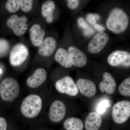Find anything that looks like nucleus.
<instances>
[{
  "label": "nucleus",
  "mask_w": 130,
  "mask_h": 130,
  "mask_svg": "<svg viewBox=\"0 0 130 130\" xmlns=\"http://www.w3.org/2000/svg\"><path fill=\"white\" fill-rule=\"evenodd\" d=\"M66 113V107L64 103L59 100H56L50 107L49 118L52 122L58 123L64 119Z\"/></svg>",
  "instance_id": "nucleus-10"
},
{
  "label": "nucleus",
  "mask_w": 130,
  "mask_h": 130,
  "mask_svg": "<svg viewBox=\"0 0 130 130\" xmlns=\"http://www.w3.org/2000/svg\"><path fill=\"white\" fill-rule=\"evenodd\" d=\"M102 123L101 115L96 112H91L86 117L85 120L86 130H98Z\"/></svg>",
  "instance_id": "nucleus-17"
},
{
  "label": "nucleus",
  "mask_w": 130,
  "mask_h": 130,
  "mask_svg": "<svg viewBox=\"0 0 130 130\" xmlns=\"http://www.w3.org/2000/svg\"><path fill=\"white\" fill-rule=\"evenodd\" d=\"M109 36L104 32H99L95 35L88 46V50L91 53H100L108 43Z\"/></svg>",
  "instance_id": "nucleus-9"
},
{
  "label": "nucleus",
  "mask_w": 130,
  "mask_h": 130,
  "mask_svg": "<svg viewBox=\"0 0 130 130\" xmlns=\"http://www.w3.org/2000/svg\"><path fill=\"white\" fill-rule=\"evenodd\" d=\"M29 53L28 48L24 44L21 43L15 44L10 52V63L13 66H20L27 59Z\"/></svg>",
  "instance_id": "nucleus-5"
},
{
  "label": "nucleus",
  "mask_w": 130,
  "mask_h": 130,
  "mask_svg": "<svg viewBox=\"0 0 130 130\" xmlns=\"http://www.w3.org/2000/svg\"><path fill=\"white\" fill-rule=\"evenodd\" d=\"M47 77L46 70L42 68H38L32 76L28 78L26 80V84L29 88H36L43 84Z\"/></svg>",
  "instance_id": "nucleus-13"
},
{
  "label": "nucleus",
  "mask_w": 130,
  "mask_h": 130,
  "mask_svg": "<svg viewBox=\"0 0 130 130\" xmlns=\"http://www.w3.org/2000/svg\"><path fill=\"white\" fill-rule=\"evenodd\" d=\"M79 4V1L78 0H68L67 2L68 7L71 9H76L78 7Z\"/></svg>",
  "instance_id": "nucleus-28"
},
{
  "label": "nucleus",
  "mask_w": 130,
  "mask_h": 130,
  "mask_svg": "<svg viewBox=\"0 0 130 130\" xmlns=\"http://www.w3.org/2000/svg\"><path fill=\"white\" fill-rule=\"evenodd\" d=\"M86 19L90 24L94 26L96 24V21L100 19V16L98 14L89 13L86 16Z\"/></svg>",
  "instance_id": "nucleus-27"
},
{
  "label": "nucleus",
  "mask_w": 130,
  "mask_h": 130,
  "mask_svg": "<svg viewBox=\"0 0 130 130\" xmlns=\"http://www.w3.org/2000/svg\"><path fill=\"white\" fill-rule=\"evenodd\" d=\"M28 19L25 16L19 17L17 14H13L7 21V25L11 29L14 34L18 36L23 35L27 30Z\"/></svg>",
  "instance_id": "nucleus-7"
},
{
  "label": "nucleus",
  "mask_w": 130,
  "mask_h": 130,
  "mask_svg": "<svg viewBox=\"0 0 130 130\" xmlns=\"http://www.w3.org/2000/svg\"><path fill=\"white\" fill-rule=\"evenodd\" d=\"M108 64L113 67L120 66L130 67V53L128 51L117 50L113 51L108 57Z\"/></svg>",
  "instance_id": "nucleus-8"
},
{
  "label": "nucleus",
  "mask_w": 130,
  "mask_h": 130,
  "mask_svg": "<svg viewBox=\"0 0 130 130\" xmlns=\"http://www.w3.org/2000/svg\"><path fill=\"white\" fill-rule=\"evenodd\" d=\"M93 26L99 32H103L105 30V27L104 26L98 24H96L95 25Z\"/></svg>",
  "instance_id": "nucleus-30"
},
{
  "label": "nucleus",
  "mask_w": 130,
  "mask_h": 130,
  "mask_svg": "<svg viewBox=\"0 0 130 130\" xmlns=\"http://www.w3.org/2000/svg\"><path fill=\"white\" fill-rule=\"evenodd\" d=\"M42 106L41 98L37 94H30L24 99L20 107L22 114L27 118H34L40 113Z\"/></svg>",
  "instance_id": "nucleus-2"
},
{
  "label": "nucleus",
  "mask_w": 130,
  "mask_h": 130,
  "mask_svg": "<svg viewBox=\"0 0 130 130\" xmlns=\"http://www.w3.org/2000/svg\"><path fill=\"white\" fill-rule=\"evenodd\" d=\"M78 25L80 28L83 29L84 33L86 36H89L93 35L94 31L88 24L85 21L83 18H79L77 20Z\"/></svg>",
  "instance_id": "nucleus-22"
},
{
  "label": "nucleus",
  "mask_w": 130,
  "mask_h": 130,
  "mask_svg": "<svg viewBox=\"0 0 130 130\" xmlns=\"http://www.w3.org/2000/svg\"><path fill=\"white\" fill-rule=\"evenodd\" d=\"M119 93L123 96H130V77L125 79L119 86Z\"/></svg>",
  "instance_id": "nucleus-21"
},
{
  "label": "nucleus",
  "mask_w": 130,
  "mask_h": 130,
  "mask_svg": "<svg viewBox=\"0 0 130 130\" xmlns=\"http://www.w3.org/2000/svg\"><path fill=\"white\" fill-rule=\"evenodd\" d=\"M10 47V44L7 40L4 38H0V58L8 53Z\"/></svg>",
  "instance_id": "nucleus-24"
},
{
  "label": "nucleus",
  "mask_w": 130,
  "mask_h": 130,
  "mask_svg": "<svg viewBox=\"0 0 130 130\" xmlns=\"http://www.w3.org/2000/svg\"><path fill=\"white\" fill-rule=\"evenodd\" d=\"M20 0H8L5 4V8L10 12H16L20 8Z\"/></svg>",
  "instance_id": "nucleus-23"
},
{
  "label": "nucleus",
  "mask_w": 130,
  "mask_h": 130,
  "mask_svg": "<svg viewBox=\"0 0 130 130\" xmlns=\"http://www.w3.org/2000/svg\"><path fill=\"white\" fill-rule=\"evenodd\" d=\"M55 88L58 92L71 96H75L79 90L73 79L70 76L63 77L56 81Z\"/></svg>",
  "instance_id": "nucleus-6"
},
{
  "label": "nucleus",
  "mask_w": 130,
  "mask_h": 130,
  "mask_svg": "<svg viewBox=\"0 0 130 130\" xmlns=\"http://www.w3.org/2000/svg\"><path fill=\"white\" fill-rule=\"evenodd\" d=\"M76 84L78 90L85 96L91 98L95 95L96 92V86L91 80L79 78L77 81Z\"/></svg>",
  "instance_id": "nucleus-12"
},
{
  "label": "nucleus",
  "mask_w": 130,
  "mask_h": 130,
  "mask_svg": "<svg viewBox=\"0 0 130 130\" xmlns=\"http://www.w3.org/2000/svg\"><path fill=\"white\" fill-rule=\"evenodd\" d=\"M129 17L123 9L116 7L111 10L108 15L106 26L109 30L115 33L124 32L128 28Z\"/></svg>",
  "instance_id": "nucleus-1"
},
{
  "label": "nucleus",
  "mask_w": 130,
  "mask_h": 130,
  "mask_svg": "<svg viewBox=\"0 0 130 130\" xmlns=\"http://www.w3.org/2000/svg\"><path fill=\"white\" fill-rule=\"evenodd\" d=\"M55 8V3L52 1H47L43 3L41 7V13L46 18L47 22L52 23L53 20V12Z\"/></svg>",
  "instance_id": "nucleus-19"
},
{
  "label": "nucleus",
  "mask_w": 130,
  "mask_h": 130,
  "mask_svg": "<svg viewBox=\"0 0 130 130\" xmlns=\"http://www.w3.org/2000/svg\"><path fill=\"white\" fill-rule=\"evenodd\" d=\"M70 61L72 66L78 68L85 66L88 61L87 56L78 48L70 46L68 50Z\"/></svg>",
  "instance_id": "nucleus-11"
},
{
  "label": "nucleus",
  "mask_w": 130,
  "mask_h": 130,
  "mask_svg": "<svg viewBox=\"0 0 130 130\" xmlns=\"http://www.w3.org/2000/svg\"><path fill=\"white\" fill-rule=\"evenodd\" d=\"M45 33V31L41 29L40 25H33L29 30L30 39L33 45L39 46L43 41Z\"/></svg>",
  "instance_id": "nucleus-16"
},
{
  "label": "nucleus",
  "mask_w": 130,
  "mask_h": 130,
  "mask_svg": "<svg viewBox=\"0 0 130 130\" xmlns=\"http://www.w3.org/2000/svg\"><path fill=\"white\" fill-rule=\"evenodd\" d=\"M7 124L6 119L4 118L0 117V130H7Z\"/></svg>",
  "instance_id": "nucleus-29"
},
{
  "label": "nucleus",
  "mask_w": 130,
  "mask_h": 130,
  "mask_svg": "<svg viewBox=\"0 0 130 130\" xmlns=\"http://www.w3.org/2000/svg\"><path fill=\"white\" fill-rule=\"evenodd\" d=\"M20 90L18 82L12 78H5L0 84V96L5 101H13L19 94Z\"/></svg>",
  "instance_id": "nucleus-3"
},
{
  "label": "nucleus",
  "mask_w": 130,
  "mask_h": 130,
  "mask_svg": "<svg viewBox=\"0 0 130 130\" xmlns=\"http://www.w3.org/2000/svg\"><path fill=\"white\" fill-rule=\"evenodd\" d=\"M57 46L56 40L53 38L48 37L42 41L39 46L38 52L40 55L44 57L51 55Z\"/></svg>",
  "instance_id": "nucleus-15"
},
{
  "label": "nucleus",
  "mask_w": 130,
  "mask_h": 130,
  "mask_svg": "<svg viewBox=\"0 0 130 130\" xmlns=\"http://www.w3.org/2000/svg\"><path fill=\"white\" fill-rule=\"evenodd\" d=\"M66 130H83L84 128L83 122L77 118H70L65 120L63 124Z\"/></svg>",
  "instance_id": "nucleus-20"
},
{
  "label": "nucleus",
  "mask_w": 130,
  "mask_h": 130,
  "mask_svg": "<svg viewBox=\"0 0 130 130\" xmlns=\"http://www.w3.org/2000/svg\"><path fill=\"white\" fill-rule=\"evenodd\" d=\"M110 103L108 100H102L98 105L96 111L97 113L100 115L104 113L107 108L110 106Z\"/></svg>",
  "instance_id": "nucleus-25"
},
{
  "label": "nucleus",
  "mask_w": 130,
  "mask_h": 130,
  "mask_svg": "<svg viewBox=\"0 0 130 130\" xmlns=\"http://www.w3.org/2000/svg\"><path fill=\"white\" fill-rule=\"evenodd\" d=\"M33 1L32 0H22L20 1V8L25 12H28L32 9Z\"/></svg>",
  "instance_id": "nucleus-26"
},
{
  "label": "nucleus",
  "mask_w": 130,
  "mask_h": 130,
  "mask_svg": "<svg viewBox=\"0 0 130 130\" xmlns=\"http://www.w3.org/2000/svg\"><path fill=\"white\" fill-rule=\"evenodd\" d=\"M114 121L119 124H123L130 116V102L128 101L119 102L114 105L112 112Z\"/></svg>",
  "instance_id": "nucleus-4"
},
{
  "label": "nucleus",
  "mask_w": 130,
  "mask_h": 130,
  "mask_svg": "<svg viewBox=\"0 0 130 130\" xmlns=\"http://www.w3.org/2000/svg\"><path fill=\"white\" fill-rule=\"evenodd\" d=\"M115 79L109 73L105 72L103 74V79L100 83L99 88L102 93L106 92L108 94L111 95L115 91L116 88Z\"/></svg>",
  "instance_id": "nucleus-14"
},
{
  "label": "nucleus",
  "mask_w": 130,
  "mask_h": 130,
  "mask_svg": "<svg viewBox=\"0 0 130 130\" xmlns=\"http://www.w3.org/2000/svg\"><path fill=\"white\" fill-rule=\"evenodd\" d=\"M55 59L65 68H70L72 66L68 51L64 48H61L57 50L55 55Z\"/></svg>",
  "instance_id": "nucleus-18"
}]
</instances>
